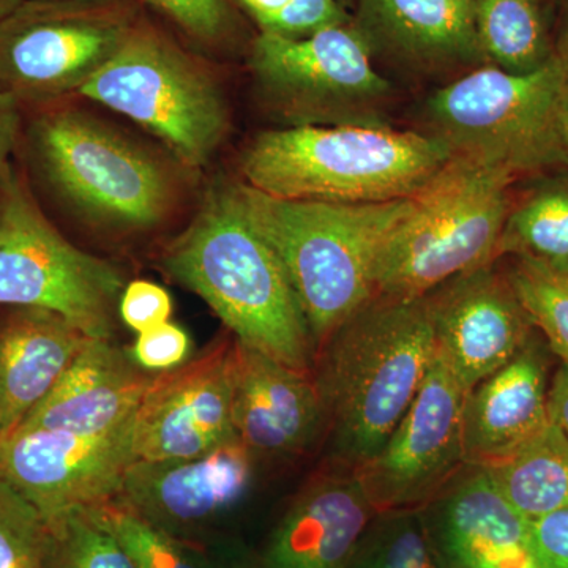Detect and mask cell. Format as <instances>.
Masks as SVG:
<instances>
[{
	"instance_id": "6da1fadb",
	"label": "cell",
	"mask_w": 568,
	"mask_h": 568,
	"mask_svg": "<svg viewBox=\"0 0 568 568\" xmlns=\"http://www.w3.org/2000/svg\"><path fill=\"white\" fill-rule=\"evenodd\" d=\"M437 351L428 298L375 295L316 353V386L332 463L364 466L379 454L424 383Z\"/></svg>"
},
{
	"instance_id": "7a4b0ae2",
	"label": "cell",
	"mask_w": 568,
	"mask_h": 568,
	"mask_svg": "<svg viewBox=\"0 0 568 568\" xmlns=\"http://www.w3.org/2000/svg\"><path fill=\"white\" fill-rule=\"evenodd\" d=\"M162 264L211 306L237 342L313 375L316 345L304 310L282 261L246 220L234 186L207 194Z\"/></svg>"
},
{
	"instance_id": "3957f363",
	"label": "cell",
	"mask_w": 568,
	"mask_h": 568,
	"mask_svg": "<svg viewBox=\"0 0 568 568\" xmlns=\"http://www.w3.org/2000/svg\"><path fill=\"white\" fill-rule=\"evenodd\" d=\"M234 192L246 220L282 261L317 353L339 325L375 297L377 254L413 201L280 200L246 183L235 185Z\"/></svg>"
},
{
	"instance_id": "277c9868",
	"label": "cell",
	"mask_w": 568,
	"mask_h": 568,
	"mask_svg": "<svg viewBox=\"0 0 568 568\" xmlns=\"http://www.w3.org/2000/svg\"><path fill=\"white\" fill-rule=\"evenodd\" d=\"M452 159L428 133L387 126H282L242 153L246 185L280 200L376 204L413 197Z\"/></svg>"
},
{
	"instance_id": "5b68a950",
	"label": "cell",
	"mask_w": 568,
	"mask_h": 568,
	"mask_svg": "<svg viewBox=\"0 0 568 568\" xmlns=\"http://www.w3.org/2000/svg\"><path fill=\"white\" fill-rule=\"evenodd\" d=\"M568 67L558 55L530 73L478 67L433 92L429 133L452 155L467 156L517 179L568 166L560 115Z\"/></svg>"
},
{
	"instance_id": "8992f818",
	"label": "cell",
	"mask_w": 568,
	"mask_h": 568,
	"mask_svg": "<svg viewBox=\"0 0 568 568\" xmlns=\"http://www.w3.org/2000/svg\"><path fill=\"white\" fill-rule=\"evenodd\" d=\"M510 175L452 155L410 201L377 254L376 295L416 298L455 276L496 263L510 209Z\"/></svg>"
},
{
	"instance_id": "52a82bcc",
	"label": "cell",
	"mask_w": 568,
	"mask_h": 568,
	"mask_svg": "<svg viewBox=\"0 0 568 568\" xmlns=\"http://www.w3.org/2000/svg\"><path fill=\"white\" fill-rule=\"evenodd\" d=\"M80 95L132 119L193 170L211 162L230 129L226 102L207 67L141 18Z\"/></svg>"
},
{
	"instance_id": "ba28073f",
	"label": "cell",
	"mask_w": 568,
	"mask_h": 568,
	"mask_svg": "<svg viewBox=\"0 0 568 568\" xmlns=\"http://www.w3.org/2000/svg\"><path fill=\"white\" fill-rule=\"evenodd\" d=\"M33 162L62 200L119 231H145L166 219L173 179L156 156L74 110L47 111L32 122Z\"/></svg>"
},
{
	"instance_id": "9c48e42d",
	"label": "cell",
	"mask_w": 568,
	"mask_h": 568,
	"mask_svg": "<svg viewBox=\"0 0 568 568\" xmlns=\"http://www.w3.org/2000/svg\"><path fill=\"white\" fill-rule=\"evenodd\" d=\"M248 65L265 108L283 126H387L390 82L349 24L302 39L260 33Z\"/></svg>"
},
{
	"instance_id": "30bf717a",
	"label": "cell",
	"mask_w": 568,
	"mask_h": 568,
	"mask_svg": "<svg viewBox=\"0 0 568 568\" xmlns=\"http://www.w3.org/2000/svg\"><path fill=\"white\" fill-rule=\"evenodd\" d=\"M125 286L115 265L48 222L14 168L0 178V305L50 310L92 338L112 339Z\"/></svg>"
},
{
	"instance_id": "8fae6325",
	"label": "cell",
	"mask_w": 568,
	"mask_h": 568,
	"mask_svg": "<svg viewBox=\"0 0 568 568\" xmlns=\"http://www.w3.org/2000/svg\"><path fill=\"white\" fill-rule=\"evenodd\" d=\"M136 21L130 0H24L0 22V91L20 103L80 93Z\"/></svg>"
},
{
	"instance_id": "7c38bea8",
	"label": "cell",
	"mask_w": 568,
	"mask_h": 568,
	"mask_svg": "<svg viewBox=\"0 0 568 568\" xmlns=\"http://www.w3.org/2000/svg\"><path fill=\"white\" fill-rule=\"evenodd\" d=\"M467 392L436 351L409 409L357 473L377 511L424 507L463 467Z\"/></svg>"
},
{
	"instance_id": "4fadbf2b",
	"label": "cell",
	"mask_w": 568,
	"mask_h": 568,
	"mask_svg": "<svg viewBox=\"0 0 568 568\" xmlns=\"http://www.w3.org/2000/svg\"><path fill=\"white\" fill-rule=\"evenodd\" d=\"M133 422L108 435L14 429L0 439V478L20 493L48 528L118 495L133 465Z\"/></svg>"
},
{
	"instance_id": "5bb4252c",
	"label": "cell",
	"mask_w": 568,
	"mask_h": 568,
	"mask_svg": "<svg viewBox=\"0 0 568 568\" xmlns=\"http://www.w3.org/2000/svg\"><path fill=\"white\" fill-rule=\"evenodd\" d=\"M231 332L178 368L156 373L133 422L134 463L201 457L237 439Z\"/></svg>"
},
{
	"instance_id": "9a60e30c",
	"label": "cell",
	"mask_w": 568,
	"mask_h": 568,
	"mask_svg": "<svg viewBox=\"0 0 568 568\" xmlns=\"http://www.w3.org/2000/svg\"><path fill=\"white\" fill-rule=\"evenodd\" d=\"M426 298L437 349L467 394L532 338V321L495 263L448 280Z\"/></svg>"
},
{
	"instance_id": "2e32d148",
	"label": "cell",
	"mask_w": 568,
	"mask_h": 568,
	"mask_svg": "<svg viewBox=\"0 0 568 568\" xmlns=\"http://www.w3.org/2000/svg\"><path fill=\"white\" fill-rule=\"evenodd\" d=\"M254 459L233 439L196 458L133 463L114 497L189 541L241 503L252 485Z\"/></svg>"
},
{
	"instance_id": "e0dca14e",
	"label": "cell",
	"mask_w": 568,
	"mask_h": 568,
	"mask_svg": "<svg viewBox=\"0 0 568 568\" xmlns=\"http://www.w3.org/2000/svg\"><path fill=\"white\" fill-rule=\"evenodd\" d=\"M353 26L373 59L420 74L489 65L474 0H355Z\"/></svg>"
},
{
	"instance_id": "ac0fdd59",
	"label": "cell",
	"mask_w": 568,
	"mask_h": 568,
	"mask_svg": "<svg viewBox=\"0 0 568 568\" xmlns=\"http://www.w3.org/2000/svg\"><path fill=\"white\" fill-rule=\"evenodd\" d=\"M233 424L254 458L282 459L304 454L327 418L316 381L244 343H234Z\"/></svg>"
},
{
	"instance_id": "d6986e66",
	"label": "cell",
	"mask_w": 568,
	"mask_h": 568,
	"mask_svg": "<svg viewBox=\"0 0 568 568\" xmlns=\"http://www.w3.org/2000/svg\"><path fill=\"white\" fill-rule=\"evenodd\" d=\"M422 511L448 567L534 568L529 519L508 503L487 467H463Z\"/></svg>"
},
{
	"instance_id": "ffe728a7",
	"label": "cell",
	"mask_w": 568,
	"mask_h": 568,
	"mask_svg": "<svg viewBox=\"0 0 568 568\" xmlns=\"http://www.w3.org/2000/svg\"><path fill=\"white\" fill-rule=\"evenodd\" d=\"M376 514L357 469L332 463L287 508L260 568H346Z\"/></svg>"
},
{
	"instance_id": "44dd1931",
	"label": "cell",
	"mask_w": 568,
	"mask_h": 568,
	"mask_svg": "<svg viewBox=\"0 0 568 568\" xmlns=\"http://www.w3.org/2000/svg\"><path fill=\"white\" fill-rule=\"evenodd\" d=\"M155 375L112 339L91 338L58 386L14 429L108 435L133 420Z\"/></svg>"
},
{
	"instance_id": "7402d4cb",
	"label": "cell",
	"mask_w": 568,
	"mask_h": 568,
	"mask_svg": "<svg viewBox=\"0 0 568 568\" xmlns=\"http://www.w3.org/2000/svg\"><path fill=\"white\" fill-rule=\"evenodd\" d=\"M547 362L528 345L466 396V465L489 466L525 446L549 424Z\"/></svg>"
},
{
	"instance_id": "603a6c76",
	"label": "cell",
	"mask_w": 568,
	"mask_h": 568,
	"mask_svg": "<svg viewBox=\"0 0 568 568\" xmlns=\"http://www.w3.org/2000/svg\"><path fill=\"white\" fill-rule=\"evenodd\" d=\"M92 336L50 310L14 306L0 323V439L40 405Z\"/></svg>"
},
{
	"instance_id": "cb8c5ba5",
	"label": "cell",
	"mask_w": 568,
	"mask_h": 568,
	"mask_svg": "<svg viewBox=\"0 0 568 568\" xmlns=\"http://www.w3.org/2000/svg\"><path fill=\"white\" fill-rule=\"evenodd\" d=\"M485 467L529 521L568 508V437L552 422L514 454Z\"/></svg>"
},
{
	"instance_id": "d4e9b609",
	"label": "cell",
	"mask_w": 568,
	"mask_h": 568,
	"mask_svg": "<svg viewBox=\"0 0 568 568\" xmlns=\"http://www.w3.org/2000/svg\"><path fill=\"white\" fill-rule=\"evenodd\" d=\"M529 257L568 272V178L541 179L511 203L497 241L495 261Z\"/></svg>"
},
{
	"instance_id": "484cf974",
	"label": "cell",
	"mask_w": 568,
	"mask_h": 568,
	"mask_svg": "<svg viewBox=\"0 0 568 568\" xmlns=\"http://www.w3.org/2000/svg\"><path fill=\"white\" fill-rule=\"evenodd\" d=\"M474 13L489 65L525 74L555 55L540 0H474Z\"/></svg>"
},
{
	"instance_id": "4316f807",
	"label": "cell",
	"mask_w": 568,
	"mask_h": 568,
	"mask_svg": "<svg viewBox=\"0 0 568 568\" xmlns=\"http://www.w3.org/2000/svg\"><path fill=\"white\" fill-rule=\"evenodd\" d=\"M346 568H450L422 507L377 511Z\"/></svg>"
},
{
	"instance_id": "83f0119b",
	"label": "cell",
	"mask_w": 568,
	"mask_h": 568,
	"mask_svg": "<svg viewBox=\"0 0 568 568\" xmlns=\"http://www.w3.org/2000/svg\"><path fill=\"white\" fill-rule=\"evenodd\" d=\"M84 510L118 538L134 568H209L189 541L153 525L118 497Z\"/></svg>"
},
{
	"instance_id": "f1b7e54d",
	"label": "cell",
	"mask_w": 568,
	"mask_h": 568,
	"mask_svg": "<svg viewBox=\"0 0 568 568\" xmlns=\"http://www.w3.org/2000/svg\"><path fill=\"white\" fill-rule=\"evenodd\" d=\"M507 276L534 327L544 332L549 349L568 366V272L514 257Z\"/></svg>"
},
{
	"instance_id": "f546056e",
	"label": "cell",
	"mask_w": 568,
	"mask_h": 568,
	"mask_svg": "<svg viewBox=\"0 0 568 568\" xmlns=\"http://www.w3.org/2000/svg\"><path fill=\"white\" fill-rule=\"evenodd\" d=\"M51 568H134L129 552L88 510L50 526Z\"/></svg>"
},
{
	"instance_id": "4dcf8cb0",
	"label": "cell",
	"mask_w": 568,
	"mask_h": 568,
	"mask_svg": "<svg viewBox=\"0 0 568 568\" xmlns=\"http://www.w3.org/2000/svg\"><path fill=\"white\" fill-rule=\"evenodd\" d=\"M0 568H51L47 523L0 478Z\"/></svg>"
},
{
	"instance_id": "1f68e13d",
	"label": "cell",
	"mask_w": 568,
	"mask_h": 568,
	"mask_svg": "<svg viewBox=\"0 0 568 568\" xmlns=\"http://www.w3.org/2000/svg\"><path fill=\"white\" fill-rule=\"evenodd\" d=\"M265 36L302 39L332 26L349 24L353 14L338 0H233Z\"/></svg>"
},
{
	"instance_id": "d6a6232c",
	"label": "cell",
	"mask_w": 568,
	"mask_h": 568,
	"mask_svg": "<svg viewBox=\"0 0 568 568\" xmlns=\"http://www.w3.org/2000/svg\"><path fill=\"white\" fill-rule=\"evenodd\" d=\"M159 11L197 47L226 50L237 39L239 10L233 0H141Z\"/></svg>"
},
{
	"instance_id": "836d02e7",
	"label": "cell",
	"mask_w": 568,
	"mask_h": 568,
	"mask_svg": "<svg viewBox=\"0 0 568 568\" xmlns=\"http://www.w3.org/2000/svg\"><path fill=\"white\" fill-rule=\"evenodd\" d=\"M190 353L189 334L178 324L164 323L138 334L132 357L145 372H168L181 366Z\"/></svg>"
},
{
	"instance_id": "e575fe53",
	"label": "cell",
	"mask_w": 568,
	"mask_h": 568,
	"mask_svg": "<svg viewBox=\"0 0 568 568\" xmlns=\"http://www.w3.org/2000/svg\"><path fill=\"white\" fill-rule=\"evenodd\" d=\"M173 315V298L160 284L134 280L126 284L119 302V316L136 334L159 327Z\"/></svg>"
},
{
	"instance_id": "d590c367",
	"label": "cell",
	"mask_w": 568,
	"mask_h": 568,
	"mask_svg": "<svg viewBox=\"0 0 568 568\" xmlns=\"http://www.w3.org/2000/svg\"><path fill=\"white\" fill-rule=\"evenodd\" d=\"M534 568H568V508L529 521Z\"/></svg>"
},
{
	"instance_id": "8d00e7d4",
	"label": "cell",
	"mask_w": 568,
	"mask_h": 568,
	"mask_svg": "<svg viewBox=\"0 0 568 568\" xmlns=\"http://www.w3.org/2000/svg\"><path fill=\"white\" fill-rule=\"evenodd\" d=\"M21 130V103L10 93L0 91V178L11 170Z\"/></svg>"
},
{
	"instance_id": "74e56055",
	"label": "cell",
	"mask_w": 568,
	"mask_h": 568,
	"mask_svg": "<svg viewBox=\"0 0 568 568\" xmlns=\"http://www.w3.org/2000/svg\"><path fill=\"white\" fill-rule=\"evenodd\" d=\"M549 420L568 437V366L562 365L548 390Z\"/></svg>"
},
{
	"instance_id": "f35d334b",
	"label": "cell",
	"mask_w": 568,
	"mask_h": 568,
	"mask_svg": "<svg viewBox=\"0 0 568 568\" xmlns=\"http://www.w3.org/2000/svg\"><path fill=\"white\" fill-rule=\"evenodd\" d=\"M555 54L568 67V0H564L560 13L558 37L555 41Z\"/></svg>"
},
{
	"instance_id": "ab89813d",
	"label": "cell",
	"mask_w": 568,
	"mask_h": 568,
	"mask_svg": "<svg viewBox=\"0 0 568 568\" xmlns=\"http://www.w3.org/2000/svg\"><path fill=\"white\" fill-rule=\"evenodd\" d=\"M560 133H562L564 149L568 155V88L564 99L562 115H560Z\"/></svg>"
},
{
	"instance_id": "60d3db41",
	"label": "cell",
	"mask_w": 568,
	"mask_h": 568,
	"mask_svg": "<svg viewBox=\"0 0 568 568\" xmlns=\"http://www.w3.org/2000/svg\"><path fill=\"white\" fill-rule=\"evenodd\" d=\"M24 0H0V22L7 20L18 7L22 6Z\"/></svg>"
},
{
	"instance_id": "b9f144b4",
	"label": "cell",
	"mask_w": 568,
	"mask_h": 568,
	"mask_svg": "<svg viewBox=\"0 0 568 568\" xmlns=\"http://www.w3.org/2000/svg\"><path fill=\"white\" fill-rule=\"evenodd\" d=\"M339 6L343 7L346 11H353L355 6V0H338Z\"/></svg>"
},
{
	"instance_id": "7bdbcfd3",
	"label": "cell",
	"mask_w": 568,
	"mask_h": 568,
	"mask_svg": "<svg viewBox=\"0 0 568 568\" xmlns=\"http://www.w3.org/2000/svg\"><path fill=\"white\" fill-rule=\"evenodd\" d=\"M70 2H102V0H70Z\"/></svg>"
},
{
	"instance_id": "ee69618b",
	"label": "cell",
	"mask_w": 568,
	"mask_h": 568,
	"mask_svg": "<svg viewBox=\"0 0 568 568\" xmlns=\"http://www.w3.org/2000/svg\"><path fill=\"white\" fill-rule=\"evenodd\" d=\"M239 568H242V567H239Z\"/></svg>"
}]
</instances>
